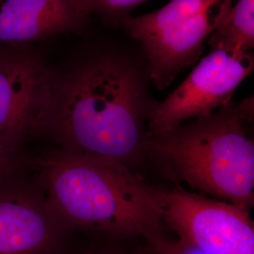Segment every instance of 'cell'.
I'll return each mask as SVG.
<instances>
[{"label": "cell", "instance_id": "9a60e30c", "mask_svg": "<svg viewBox=\"0 0 254 254\" xmlns=\"http://www.w3.org/2000/svg\"></svg>", "mask_w": 254, "mask_h": 254}, {"label": "cell", "instance_id": "7a4b0ae2", "mask_svg": "<svg viewBox=\"0 0 254 254\" xmlns=\"http://www.w3.org/2000/svg\"><path fill=\"white\" fill-rule=\"evenodd\" d=\"M36 183L66 229L114 236H161L165 191L148 186L127 165L63 149L37 162Z\"/></svg>", "mask_w": 254, "mask_h": 254}, {"label": "cell", "instance_id": "7c38bea8", "mask_svg": "<svg viewBox=\"0 0 254 254\" xmlns=\"http://www.w3.org/2000/svg\"><path fill=\"white\" fill-rule=\"evenodd\" d=\"M148 241L152 249L162 254H207L199 248L180 238L173 242L160 236L154 237Z\"/></svg>", "mask_w": 254, "mask_h": 254}, {"label": "cell", "instance_id": "30bf717a", "mask_svg": "<svg viewBox=\"0 0 254 254\" xmlns=\"http://www.w3.org/2000/svg\"><path fill=\"white\" fill-rule=\"evenodd\" d=\"M212 50L251 52L254 46V0H237L226 17L209 37Z\"/></svg>", "mask_w": 254, "mask_h": 254}, {"label": "cell", "instance_id": "3957f363", "mask_svg": "<svg viewBox=\"0 0 254 254\" xmlns=\"http://www.w3.org/2000/svg\"><path fill=\"white\" fill-rule=\"evenodd\" d=\"M254 98L147 136L145 152L173 179L248 208L254 201V143L249 136Z\"/></svg>", "mask_w": 254, "mask_h": 254}, {"label": "cell", "instance_id": "4fadbf2b", "mask_svg": "<svg viewBox=\"0 0 254 254\" xmlns=\"http://www.w3.org/2000/svg\"><path fill=\"white\" fill-rule=\"evenodd\" d=\"M25 166V160L19 154H0V180L22 173Z\"/></svg>", "mask_w": 254, "mask_h": 254}, {"label": "cell", "instance_id": "52a82bcc", "mask_svg": "<svg viewBox=\"0 0 254 254\" xmlns=\"http://www.w3.org/2000/svg\"><path fill=\"white\" fill-rule=\"evenodd\" d=\"M164 221L207 254H254L250 208L193 192L165 191Z\"/></svg>", "mask_w": 254, "mask_h": 254}, {"label": "cell", "instance_id": "8992f818", "mask_svg": "<svg viewBox=\"0 0 254 254\" xmlns=\"http://www.w3.org/2000/svg\"><path fill=\"white\" fill-rule=\"evenodd\" d=\"M254 67L251 52L212 50L165 100L152 103L147 118V136L168 132L227 106Z\"/></svg>", "mask_w": 254, "mask_h": 254}, {"label": "cell", "instance_id": "9c48e42d", "mask_svg": "<svg viewBox=\"0 0 254 254\" xmlns=\"http://www.w3.org/2000/svg\"><path fill=\"white\" fill-rule=\"evenodd\" d=\"M86 20L70 0H0V43L23 45L76 32Z\"/></svg>", "mask_w": 254, "mask_h": 254}, {"label": "cell", "instance_id": "8fae6325", "mask_svg": "<svg viewBox=\"0 0 254 254\" xmlns=\"http://www.w3.org/2000/svg\"><path fill=\"white\" fill-rule=\"evenodd\" d=\"M143 1L145 0H70L73 9L85 18L94 14L115 22H121Z\"/></svg>", "mask_w": 254, "mask_h": 254}, {"label": "cell", "instance_id": "5b68a950", "mask_svg": "<svg viewBox=\"0 0 254 254\" xmlns=\"http://www.w3.org/2000/svg\"><path fill=\"white\" fill-rule=\"evenodd\" d=\"M57 73L32 52L0 51V154H19L46 130Z\"/></svg>", "mask_w": 254, "mask_h": 254}, {"label": "cell", "instance_id": "5bb4252c", "mask_svg": "<svg viewBox=\"0 0 254 254\" xmlns=\"http://www.w3.org/2000/svg\"><path fill=\"white\" fill-rule=\"evenodd\" d=\"M147 254H160V253H158V252H156L155 250H154V249H152L151 247H150V252L148 253Z\"/></svg>", "mask_w": 254, "mask_h": 254}, {"label": "cell", "instance_id": "6da1fadb", "mask_svg": "<svg viewBox=\"0 0 254 254\" xmlns=\"http://www.w3.org/2000/svg\"><path fill=\"white\" fill-rule=\"evenodd\" d=\"M152 103L136 64L123 55H95L57 73L45 131L63 150L129 165L145 153Z\"/></svg>", "mask_w": 254, "mask_h": 254}, {"label": "cell", "instance_id": "ba28073f", "mask_svg": "<svg viewBox=\"0 0 254 254\" xmlns=\"http://www.w3.org/2000/svg\"><path fill=\"white\" fill-rule=\"evenodd\" d=\"M19 175L0 180V254H57L67 229L36 182Z\"/></svg>", "mask_w": 254, "mask_h": 254}, {"label": "cell", "instance_id": "277c9868", "mask_svg": "<svg viewBox=\"0 0 254 254\" xmlns=\"http://www.w3.org/2000/svg\"><path fill=\"white\" fill-rule=\"evenodd\" d=\"M232 0H171L163 8L120 23L143 48L147 75L164 90L195 64L214 31L226 17Z\"/></svg>", "mask_w": 254, "mask_h": 254}]
</instances>
